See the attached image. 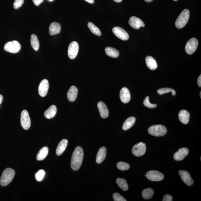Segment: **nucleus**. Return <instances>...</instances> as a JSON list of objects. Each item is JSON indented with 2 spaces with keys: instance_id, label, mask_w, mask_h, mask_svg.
<instances>
[{
  "instance_id": "obj_1",
  "label": "nucleus",
  "mask_w": 201,
  "mask_h": 201,
  "mask_svg": "<svg viewBox=\"0 0 201 201\" xmlns=\"http://www.w3.org/2000/svg\"><path fill=\"white\" fill-rule=\"evenodd\" d=\"M83 151L80 146H77L73 151L71 161V167L72 170L77 171L82 164L83 158Z\"/></svg>"
},
{
  "instance_id": "obj_2",
  "label": "nucleus",
  "mask_w": 201,
  "mask_h": 201,
  "mask_svg": "<svg viewBox=\"0 0 201 201\" xmlns=\"http://www.w3.org/2000/svg\"><path fill=\"white\" fill-rule=\"evenodd\" d=\"M15 171L11 168L5 169L2 174L0 179V184L3 187L8 186L10 183L15 176Z\"/></svg>"
},
{
  "instance_id": "obj_3",
  "label": "nucleus",
  "mask_w": 201,
  "mask_h": 201,
  "mask_svg": "<svg viewBox=\"0 0 201 201\" xmlns=\"http://www.w3.org/2000/svg\"><path fill=\"white\" fill-rule=\"evenodd\" d=\"M190 17V11L188 9H185L179 15L175 23L177 28L182 29L188 23Z\"/></svg>"
},
{
  "instance_id": "obj_4",
  "label": "nucleus",
  "mask_w": 201,
  "mask_h": 201,
  "mask_svg": "<svg viewBox=\"0 0 201 201\" xmlns=\"http://www.w3.org/2000/svg\"><path fill=\"white\" fill-rule=\"evenodd\" d=\"M149 134L156 137L164 136L167 132L166 127L162 125H155L149 127L148 129Z\"/></svg>"
},
{
  "instance_id": "obj_5",
  "label": "nucleus",
  "mask_w": 201,
  "mask_h": 201,
  "mask_svg": "<svg viewBox=\"0 0 201 201\" xmlns=\"http://www.w3.org/2000/svg\"><path fill=\"white\" fill-rule=\"evenodd\" d=\"M20 44L17 41H9L6 44L4 47V50L8 52L16 53L20 50Z\"/></svg>"
},
{
  "instance_id": "obj_6",
  "label": "nucleus",
  "mask_w": 201,
  "mask_h": 201,
  "mask_svg": "<svg viewBox=\"0 0 201 201\" xmlns=\"http://www.w3.org/2000/svg\"><path fill=\"white\" fill-rule=\"evenodd\" d=\"M198 45V41L196 38L191 39L186 43L185 50L188 55H192L196 51Z\"/></svg>"
},
{
  "instance_id": "obj_7",
  "label": "nucleus",
  "mask_w": 201,
  "mask_h": 201,
  "mask_svg": "<svg viewBox=\"0 0 201 201\" xmlns=\"http://www.w3.org/2000/svg\"><path fill=\"white\" fill-rule=\"evenodd\" d=\"M146 145L145 143L142 142L138 143L133 146L132 150V154L135 156H142L146 152Z\"/></svg>"
},
{
  "instance_id": "obj_8",
  "label": "nucleus",
  "mask_w": 201,
  "mask_h": 201,
  "mask_svg": "<svg viewBox=\"0 0 201 201\" xmlns=\"http://www.w3.org/2000/svg\"><path fill=\"white\" fill-rule=\"evenodd\" d=\"M148 180L153 182H159L163 180L164 176V174L158 171L152 170L149 171L146 175Z\"/></svg>"
},
{
  "instance_id": "obj_9",
  "label": "nucleus",
  "mask_w": 201,
  "mask_h": 201,
  "mask_svg": "<svg viewBox=\"0 0 201 201\" xmlns=\"http://www.w3.org/2000/svg\"><path fill=\"white\" fill-rule=\"evenodd\" d=\"M21 123L24 129L27 130L31 126V120L28 112L27 110H24L21 115Z\"/></svg>"
},
{
  "instance_id": "obj_10",
  "label": "nucleus",
  "mask_w": 201,
  "mask_h": 201,
  "mask_svg": "<svg viewBox=\"0 0 201 201\" xmlns=\"http://www.w3.org/2000/svg\"><path fill=\"white\" fill-rule=\"evenodd\" d=\"M79 45L76 41H73L70 44L68 49V55L70 59L75 58L78 54Z\"/></svg>"
},
{
  "instance_id": "obj_11",
  "label": "nucleus",
  "mask_w": 201,
  "mask_h": 201,
  "mask_svg": "<svg viewBox=\"0 0 201 201\" xmlns=\"http://www.w3.org/2000/svg\"><path fill=\"white\" fill-rule=\"evenodd\" d=\"M112 31L114 34L121 40L126 41L129 39L128 33L124 29L120 27H114L113 28Z\"/></svg>"
},
{
  "instance_id": "obj_12",
  "label": "nucleus",
  "mask_w": 201,
  "mask_h": 201,
  "mask_svg": "<svg viewBox=\"0 0 201 201\" xmlns=\"http://www.w3.org/2000/svg\"><path fill=\"white\" fill-rule=\"evenodd\" d=\"M178 173L182 180L188 186H192L194 182L191 177L190 173L184 170H180Z\"/></svg>"
},
{
  "instance_id": "obj_13",
  "label": "nucleus",
  "mask_w": 201,
  "mask_h": 201,
  "mask_svg": "<svg viewBox=\"0 0 201 201\" xmlns=\"http://www.w3.org/2000/svg\"><path fill=\"white\" fill-rule=\"evenodd\" d=\"M49 88L48 81L46 79H43L40 83L39 87V93L42 97L46 96Z\"/></svg>"
},
{
  "instance_id": "obj_14",
  "label": "nucleus",
  "mask_w": 201,
  "mask_h": 201,
  "mask_svg": "<svg viewBox=\"0 0 201 201\" xmlns=\"http://www.w3.org/2000/svg\"><path fill=\"white\" fill-rule=\"evenodd\" d=\"M129 23L133 29H138L141 27H144L145 25L142 20L136 17H131L129 21Z\"/></svg>"
},
{
  "instance_id": "obj_15",
  "label": "nucleus",
  "mask_w": 201,
  "mask_h": 201,
  "mask_svg": "<svg viewBox=\"0 0 201 201\" xmlns=\"http://www.w3.org/2000/svg\"><path fill=\"white\" fill-rule=\"evenodd\" d=\"M188 150L187 148H182L179 149L174 155V159L177 161L183 160L185 157L188 156Z\"/></svg>"
},
{
  "instance_id": "obj_16",
  "label": "nucleus",
  "mask_w": 201,
  "mask_h": 201,
  "mask_svg": "<svg viewBox=\"0 0 201 201\" xmlns=\"http://www.w3.org/2000/svg\"><path fill=\"white\" fill-rule=\"evenodd\" d=\"M120 97L121 101L123 103H129L131 95L128 89L126 87L121 89L120 93Z\"/></svg>"
},
{
  "instance_id": "obj_17",
  "label": "nucleus",
  "mask_w": 201,
  "mask_h": 201,
  "mask_svg": "<svg viewBox=\"0 0 201 201\" xmlns=\"http://www.w3.org/2000/svg\"><path fill=\"white\" fill-rule=\"evenodd\" d=\"M97 106H98L101 116L103 119L107 118L108 116L109 111L105 103L102 101H100L98 103Z\"/></svg>"
},
{
  "instance_id": "obj_18",
  "label": "nucleus",
  "mask_w": 201,
  "mask_h": 201,
  "mask_svg": "<svg viewBox=\"0 0 201 201\" xmlns=\"http://www.w3.org/2000/svg\"><path fill=\"white\" fill-rule=\"evenodd\" d=\"M179 120L182 124H186L189 121L190 114L188 111L183 109L181 110L179 113Z\"/></svg>"
},
{
  "instance_id": "obj_19",
  "label": "nucleus",
  "mask_w": 201,
  "mask_h": 201,
  "mask_svg": "<svg viewBox=\"0 0 201 201\" xmlns=\"http://www.w3.org/2000/svg\"><path fill=\"white\" fill-rule=\"evenodd\" d=\"M61 26L60 24L53 22L50 24L49 27V33L51 35L58 34L61 32Z\"/></svg>"
},
{
  "instance_id": "obj_20",
  "label": "nucleus",
  "mask_w": 201,
  "mask_h": 201,
  "mask_svg": "<svg viewBox=\"0 0 201 201\" xmlns=\"http://www.w3.org/2000/svg\"><path fill=\"white\" fill-rule=\"evenodd\" d=\"M78 89L75 86L70 87L67 93V97L68 100L71 102L74 101L77 97Z\"/></svg>"
},
{
  "instance_id": "obj_21",
  "label": "nucleus",
  "mask_w": 201,
  "mask_h": 201,
  "mask_svg": "<svg viewBox=\"0 0 201 201\" xmlns=\"http://www.w3.org/2000/svg\"><path fill=\"white\" fill-rule=\"evenodd\" d=\"M107 154V150L105 147L103 146L101 147L97 153L96 157V162L98 164H100L104 160Z\"/></svg>"
},
{
  "instance_id": "obj_22",
  "label": "nucleus",
  "mask_w": 201,
  "mask_h": 201,
  "mask_svg": "<svg viewBox=\"0 0 201 201\" xmlns=\"http://www.w3.org/2000/svg\"><path fill=\"white\" fill-rule=\"evenodd\" d=\"M68 144V141L66 139H63L59 143L56 150V154L60 156L65 151Z\"/></svg>"
},
{
  "instance_id": "obj_23",
  "label": "nucleus",
  "mask_w": 201,
  "mask_h": 201,
  "mask_svg": "<svg viewBox=\"0 0 201 201\" xmlns=\"http://www.w3.org/2000/svg\"><path fill=\"white\" fill-rule=\"evenodd\" d=\"M147 66L151 70H155L158 67L156 60L152 56H148L145 59Z\"/></svg>"
},
{
  "instance_id": "obj_24",
  "label": "nucleus",
  "mask_w": 201,
  "mask_h": 201,
  "mask_svg": "<svg viewBox=\"0 0 201 201\" xmlns=\"http://www.w3.org/2000/svg\"><path fill=\"white\" fill-rule=\"evenodd\" d=\"M57 113V108L55 105H52L45 111L44 115L47 119L53 118L55 116Z\"/></svg>"
},
{
  "instance_id": "obj_25",
  "label": "nucleus",
  "mask_w": 201,
  "mask_h": 201,
  "mask_svg": "<svg viewBox=\"0 0 201 201\" xmlns=\"http://www.w3.org/2000/svg\"><path fill=\"white\" fill-rule=\"evenodd\" d=\"M49 152V149L46 146L43 147L39 151L37 155V159L38 161H42L46 158Z\"/></svg>"
},
{
  "instance_id": "obj_26",
  "label": "nucleus",
  "mask_w": 201,
  "mask_h": 201,
  "mask_svg": "<svg viewBox=\"0 0 201 201\" xmlns=\"http://www.w3.org/2000/svg\"><path fill=\"white\" fill-rule=\"evenodd\" d=\"M105 51L107 55L111 57L117 58L119 55V51L114 48L107 47L105 49Z\"/></svg>"
},
{
  "instance_id": "obj_27",
  "label": "nucleus",
  "mask_w": 201,
  "mask_h": 201,
  "mask_svg": "<svg viewBox=\"0 0 201 201\" xmlns=\"http://www.w3.org/2000/svg\"><path fill=\"white\" fill-rule=\"evenodd\" d=\"M136 118L134 117H131L127 119L123 124V130H126L130 129L134 124Z\"/></svg>"
},
{
  "instance_id": "obj_28",
  "label": "nucleus",
  "mask_w": 201,
  "mask_h": 201,
  "mask_svg": "<svg viewBox=\"0 0 201 201\" xmlns=\"http://www.w3.org/2000/svg\"><path fill=\"white\" fill-rule=\"evenodd\" d=\"M30 41L31 46L34 50L36 51L38 50L40 47V43L37 36L35 34L32 35Z\"/></svg>"
},
{
  "instance_id": "obj_29",
  "label": "nucleus",
  "mask_w": 201,
  "mask_h": 201,
  "mask_svg": "<svg viewBox=\"0 0 201 201\" xmlns=\"http://www.w3.org/2000/svg\"><path fill=\"white\" fill-rule=\"evenodd\" d=\"M116 183L121 190L126 191L128 189V185L126 181L122 178H118L116 180Z\"/></svg>"
},
{
  "instance_id": "obj_30",
  "label": "nucleus",
  "mask_w": 201,
  "mask_h": 201,
  "mask_svg": "<svg viewBox=\"0 0 201 201\" xmlns=\"http://www.w3.org/2000/svg\"><path fill=\"white\" fill-rule=\"evenodd\" d=\"M154 194V191L152 188L145 189L143 191L142 196L145 199H149L152 198Z\"/></svg>"
},
{
  "instance_id": "obj_31",
  "label": "nucleus",
  "mask_w": 201,
  "mask_h": 201,
  "mask_svg": "<svg viewBox=\"0 0 201 201\" xmlns=\"http://www.w3.org/2000/svg\"><path fill=\"white\" fill-rule=\"evenodd\" d=\"M87 26L90 30L91 32L93 34L99 36H100L101 35V33L100 29L93 23L91 22L88 23L87 24Z\"/></svg>"
},
{
  "instance_id": "obj_32",
  "label": "nucleus",
  "mask_w": 201,
  "mask_h": 201,
  "mask_svg": "<svg viewBox=\"0 0 201 201\" xmlns=\"http://www.w3.org/2000/svg\"><path fill=\"white\" fill-rule=\"evenodd\" d=\"M172 92V95L173 96L176 94V92L174 89L168 88V87H165V88H162L159 89L157 91V93L160 95H162L165 94V93H169Z\"/></svg>"
},
{
  "instance_id": "obj_33",
  "label": "nucleus",
  "mask_w": 201,
  "mask_h": 201,
  "mask_svg": "<svg viewBox=\"0 0 201 201\" xmlns=\"http://www.w3.org/2000/svg\"><path fill=\"white\" fill-rule=\"evenodd\" d=\"M117 167L119 170L121 171L128 170L130 167V165L128 163L123 162H119L117 163Z\"/></svg>"
},
{
  "instance_id": "obj_34",
  "label": "nucleus",
  "mask_w": 201,
  "mask_h": 201,
  "mask_svg": "<svg viewBox=\"0 0 201 201\" xmlns=\"http://www.w3.org/2000/svg\"><path fill=\"white\" fill-rule=\"evenodd\" d=\"M45 171L42 170H40L35 174V177L36 179L38 182H41L43 180L45 176Z\"/></svg>"
},
{
  "instance_id": "obj_35",
  "label": "nucleus",
  "mask_w": 201,
  "mask_h": 201,
  "mask_svg": "<svg viewBox=\"0 0 201 201\" xmlns=\"http://www.w3.org/2000/svg\"><path fill=\"white\" fill-rule=\"evenodd\" d=\"M144 104L145 107L150 108H154L157 107L156 104H152L150 103L148 96L145 97L144 101Z\"/></svg>"
},
{
  "instance_id": "obj_36",
  "label": "nucleus",
  "mask_w": 201,
  "mask_h": 201,
  "mask_svg": "<svg viewBox=\"0 0 201 201\" xmlns=\"http://www.w3.org/2000/svg\"><path fill=\"white\" fill-rule=\"evenodd\" d=\"M113 198L114 201H126L123 196L118 193H115L113 195Z\"/></svg>"
},
{
  "instance_id": "obj_37",
  "label": "nucleus",
  "mask_w": 201,
  "mask_h": 201,
  "mask_svg": "<svg viewBox=\"0 0 201 201\" xmlns=\"http://www.w3.org/2000/svg\"><path fill=\"white\" fill-rule=\"evenodd\" d=\"M24 0H15L13 3V7L15 9H18L23 5Z\"/></svg>"
},
{
  "instance_id": "obj_38",
  "label": "nucleus",
  "mask_w": 201,
  "mask_h": 201,
  "mask_svg": "<svg viewBox=\"0 0 201 201\" xmlns=\"http://www.w3.org/2000/svg\"><path fill=\"white\" fill-rule=\"evenodd\" d=\"M173 197L170 194H166L163 197V201H172Z\"/></svg>"
},
{
  "instance_id": "obj_39",
  "label": "nucleus",
  "mask_w": 201,
  "mask_h": 201,
  "mask_svg": "<svg viewBox=\"0 0 201 201\" xmlns=\"http://www.w3.org/2000/svg\"><path fill=\"white\" fill-rule=\"evenodd\" d=\"M33 3L35 6H39L42 3L44 0H33Z\"/></svg>"
},
{
  "instance_id": "obj_40",
  "label": "nucleus",
  "mask_w": 201,
  "mask_h": 201,
  "mask_svg": "<svg viewBox=\"0 0 201 201\" xmlns=\"http://www.w3.org/2000/svg\"><path fill=\"white\" fill-rule=\"evenodd\" d=\"M198 86L200 87H201V75H200L199 76V77H198Z\"/></svg>"
},
{
  "instance_id": "obj_41",
  "label": "nucleus",
  "mask_w": 201,
  "mask_h": 201,
  "mask_svg": "<svg viewBox=\"0 0 201 201\" xmlns=\"http://www.w3.org/2000/svg\"><path fill=\"white\" fill-rule=\"evenodd\" d=\"M3 100V95H0V105L1 104Z\"/></svg>"
},
{
  "instance_id": "obj_42",
  "label": "nucleus",
  "mask_w": 201,
  "mask_h": 201,
  "mask_svg": "<svg viewBox=\"0 0 201 201\" xmlns=\"http://www.w3.org/2000/svg\"><path fill=\"white\" fill-rule=\"evenodd\" d=\"M85 1L88 2L89 3L92 4L94 3V0H85Z\"/></svg>"
},
{
  "instance_id": "obj_43",
  "label": "nucleus",
  "mask_w": 201,
  "mask_h": 201,
  "mask_svg": "<svg viewBox=\"0 0 201 201\" xmlns=\"http://www.w3.org/2000/svg\"><path fill=\"white\" fill-rule=\"evenodd\" d=\"M114 2H116V3H120L123 0H113Z\"/></svg>"
},
{
  "instance_id": "obj_44",
  "label": "nucleus",
  "mask_w": 201,
  "mask_h": 201,
  "mask_svg": "<svg viewBox=\"0 0 201 201\" xmlns=\"http://www.w3.org/2000/svg\"><path fill=\"white\" fill-rule=\"evenodd\" d=\"M153 0H145V1L147 2V3H151V2H152Z\"/></svg>"
},
{
  "instance_id": "obj_45",
  "label": "nucleus",
  "mask_w": 201,
  "mask_h": 201,
  "mask_svg": "<svg viewBox=\"0 0 201 201\" xmlns=\"http://www.w3.org/2000/svg\"><path fill=\"white\" fill-rule=\"evenodd\" d=\"M200 98H201V92H200Z\"/></svg>"
},
{
  "instance_id": "obj_46",
  "label": "nucleus",
  "mask_w": 201,
  "mask_h": 201,
  "mask_svg": "<svg viewBox=\"0 0 201 201\" xmlns=\"http://www.w3.org/2000/svg\"><path fill=\"white\" fill-rule=\"evenodd\" d=\"M49 1H53V0H49Z\"/></svg>"
},
{
  "instance_id": "obj_47",
  "label": "nucleus",
  "mask_w": 201,
  "mask_h": 201,
  "mask_svg": "<svg viewBox=\"0 0 201 201\" xmlns=\"http://www.w3.org/2000/svg\"><path fill=\"white\" fill-rule=\"evenodd\" d=\"M173 1H178V0H173Z\"/></svg>"
}]
</instances>
